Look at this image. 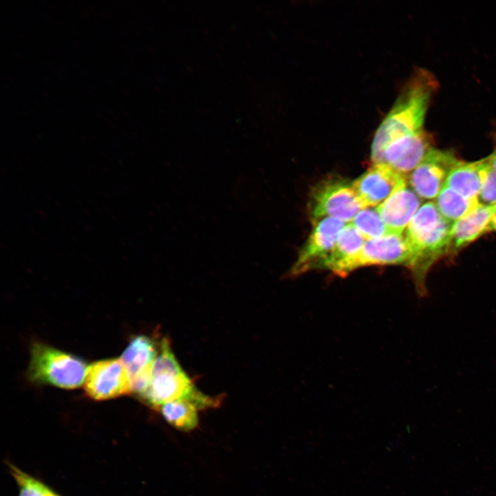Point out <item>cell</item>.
Wrapping results in <instances>:
<instances>
[{"label":"cell","mask_w":496,"mask_h":496,"mask_svg":"<svg viewBox=\"0 0 496 496\" xmlns=\"http://www.w3.org/2000/svg\"><path fill=\"white\" fill-rule=\"evenodd\" d=\"M351 223L366 240L392 234L382 219L376 207L362 209Z\"/></svg>","instance_id":"d6986e66"},{"label":"cell","mask_w":496,"mask_h":496,"mask_svg":"<svg viewBox=\"0 0 496 496\" xmlns=\"http://www.w3.org/2000/svg\"><path fill=\"white\" fill-rule=\"evenodd\" d=\"M410 261L411 250L405 235L391 234L366 240L358 254L345 264L340 277L366 266L402 265L408 267Z\"/></svg>","instance_id":"8992f818"},{"label":"cell","mask_w":496,"mask_h":496,"mask_svg":"<svg viewBox=\"0 0 496 496\" xmlns=\"http://www.w3.org/2000/svg\"><path fill=\"white\" fill-rule=\"evenodd\" d=\"M495 206L479 205L472 212L453 223L451 230L450 253L473 242L490 231V223Z\"/></svg>","instance_id":"5bb4252c"},{"label":"cell","mask_w":496,"mask_h":496,"mask_svg":"<svg viewBox=\"0 0 496 496\" xmlns=\"http://www.w3.org/2000/svg\"><path fill=\"white\" fill-rule=\"evenodd\" d=\"M83 384L87 395L95 400L132 393L129 375L121 359L103 360L90 365Z\"/></svg>","instance_id":"9c48e42d"},{"label":"cell","mask_w":496,"mask_h":496,"mask_svg":"<svg viewBox=\"0 0 496 496\" xmlns=\"http://www.w3.org/2000/svg\"><path fill=\"white\" fill-rule=\"evenodd\" d=\"M489 230L490 231H496V205H495L491 217Z\"/></svg>","instance_id":"603a6c76"},{"label":"cell","mask_w":496,"mask_h":496,"mask_svg":"<svg viewBox=\"0 0 496 496\" xmlns=\"http://www.w3.org/2000/svg\"><path fill=\"white\" fill-rule=\"evenodd\" d=\"M479 165L480 160L466 162L459 159L449 171L444 185L466 198L478 200Z\"/></svg>","instance_id":"2e32d148"},{"label":"cell","mask_w":496,"mask_h":496,"mask_svg":"<svg viewBox=\"0 0 496 496\" xmlns=\"http://www.w3.org/2000/svg\"><path fill=\"white\" fill-rule=\"evenodd\" d=\"M437 86L435 77L425 69L413 74L375 132L371 150L373 164L382 163L383 154L391 143L424 130Z\"/></svg>","instance_id":"6da1fadb"},{"label":"cell","mask_w":496,"mask_h":496,"mask_svg":"<svg viewBox=\"0 0 496 496\" xmlns=\"http://www.w3.org/2000/svg\"><path fill=\"white\" fill-rule=\"evenodd\" d=\"M406 183L407 176L385 163H377L353 180L352 185L366 208L378 206Z\"/></svg>","instance_id":"30bf717a"},{"label":"cell","mask_w":496,"mask_h":496,"mask_svg":"<svg viewBox=\"0 0 496 496\" xmlns=\"http://www.w3.org/2000/svg\"><path fill=\"white\" fill-rule=\"evenodd\" d=\"M452 225L441 215L435 201L428 200L420 207L406 229L411 250L408 268L420 296L426 293L425 279L431 267L450 254Z\"/></svg>","instance_id":"7a4b0ae2"},{"label":"cell","mask_w":496,"mask_h":496,"mask_svg":"<svg viewBox=\"0 0 496 496\" xmlns=\"http://www.w3.org/2000/svg\"><path fill=\"white\" fill-rule=\"evenodd\" d=\"M346 225L333 218H324L315 223L287 275L293 277L316 269L334 247L340 233Z\"/></svg>","instance_id":"52a82bcc"},{"label":"cell","mask_w":496,"mask_h":496,"mask_svg":"<svg viewBox=\"0 0 496 496\" xmlns=\"http://www.w3.org/2000/svg\"><path fill=\"white\" fill-rule=\"evenodd\" d=\"M56 496H59V495H58L56 494Z\"/></svg>","instance_id":"cb8c5ba5"},{"label":"cell","mask_w":496,"mask_h":496,"mask_svg":"<svg viewBox=\"0 0 496 496\" xmlns=\"http://www.w3.org/2000/svg\"><path fill=\"white\" fill-rule=\"evenodd\" d=\"M10 473L18 484L19 496H56V493L39 480L10 464Z\"/></svg>","instance_id":"ffe728a7"},{"label":"cell","mask_w":496,"mask_h":496,"mask_svg":"<svg viewBox=\"0 0 496 496\" xmlns=\"http://www.w3.org/2000/svg\"><path fill=\"white\" fill-rule=\"evenodd\" d=\"M86 363L72 355L41 343H34L28 370L29 380L64 389L77 388L84 382Z\"/></svg>","instance_id":"277c9868"},{"label":"cell","mask_w":496,"mask_h":496,"mask_svg":"<svg viewBox=\"0 0 496 496\" xmlns=\"http://www.w3.org/2000/svg\"><path fill=\"white\" fill-rule=\"evenodd\" d=\"M140 398L156 409L177 400L189 401L198 409L214 407L220 402L196 387L176 360L167 338L161 341L149 386Z\"/></svg>","instance_id":"3957f363"},{"label":"cell","mask_w":496,"mask_h":496,"mask_svg":"<svg viewBox=\"0 0 496 496\" xmlns=\"http://www.w3.org/2000/svg\"><path fill=\"white\" fill-rule=\"evenodd\" d=\"M435 203L441 215L451 223L466 216L480 205L477 199L466 198L446 185Z\"/></svg>","instance_id":"e0dca14e"},{"label":"cell","mask_w":496,"mask_h":496,"mask_svg":"<svg viewBox=\"0 0 496 496\" xmlns=\"http://www.w3.org/2000/svg\"><path fill=\"white\" fill-rule=\"evenodd\" d=\"M164 419L178 430L189 431L198 424V409L192 402L177 400L165 403L158 408Z\"/></svg>","instance_id":"ac0fdd59"},{"label":"cell","mask_w":496,"mask_h":496,"mask_svg":"<svg viewBox=\"0 0 496 496\" xmlns=\"http://www.w3.org/2000/svg\"><path fill=\"white\" fill-rule=\"evenodd\" d=\"M364 208L352 183L340 177L331 176L321 180L309 194L308 211L313 224L324 218H336L346 223L353 220Z\"/></svg>","instance_id":"5b68a950"},{"label":"cell","mask_w":496,"mask_h":496,"mask_svg":"<svg viewBox=\"0 0 496 496\" xmlns=\"http://www.w3.org/2000/svg\"><path fill=\"white\" fill-rule=\"evenodd\" d=\"M480 189L478 201L480 205L495 206L496 205V172L490 166L486 158L480 160Z\"/></svg>","instance_id":"44dd1931"},{"label":"cell","mask_w":496,"mask_h":496,"mask_svg":"<svg viewBox=\"0 0 496 496\" xmlns=\"http://www.w3.org/2000/svg\"><path fill=\"white\" fill-rule=\"evenodd\" d=\"M458 161L452 152L433 147L407 176V183L421 198H436L449 171Z\"/></svg>","instance_id":"ba28073f"},{"label":"cell","mask_w":496,"mask_h":496,"mask_svg":"<svg viewBox=\"0 0 496 496\" xmlns=\"http://www.w3.org/2000/svg\"><path fill=\"white\" fill-rule=\"evenodd\" d=\"M488 162L493 169L496 172V147L493 152L488 157H486Z\"/></svg>","instance_id":"7402d4cb"},{"label":"cell","mask_w":496,"mask_h":496,"mask_svg":"<svg viewBox=\"0 0 496 496\" xmlns=\"http://www.w3.org/2000/svg\"><path fill=\"white\" fill-rule=\"evenodd\" d=\"M433 147L431 138L424 129L391 143L383 154L382 163L407 176Z\"/></svg>","instance_id":"7c38bea8"},{"label":"cell","mask_w":496,"mask_h":496,"mask_svg":"<svg viewBox=\"0 0 496 496\" xmlns=\"http://www.w3.org/2000/svg\"><path fill=\"white\" fill-rule=\"evenodd\" d=\"M158 355L156 342L146 335L134 337L121 355L129 375L132 393L141 397L147 390Z\"/></svg>","instance_id":"8fae6325"},{"label":"cell","mask_w":496,"mask_h":496,"mask_svg":"<svg viewBox=\"0 0 496 496\" xmlns=\"http://www.w3.org/2000/svg\"><path fill=\"white\" fill-rule=\"evenodd\" d=\"M365 241L354 226L347 223L340 233L333 249L316 269L328 270L340 276L345 264L358 254Z\"/></svg>","instance_id":"9a60e30c"},{"label":"cell","mask_w":496,"mask_h":496,"mask_svg":"<svg viewBox=\"0 0 496 496\" xmlns=\"http://www.w3.org/2000/svg\"><path fill=\"white\" fill-rule=\"evenodd\" d=\"M421 203V198L407 183L395 190L376 209L390 231L402 234L422 205Z\"/></svg>","instance_id":"4fadbf2b"}]
</instances>
